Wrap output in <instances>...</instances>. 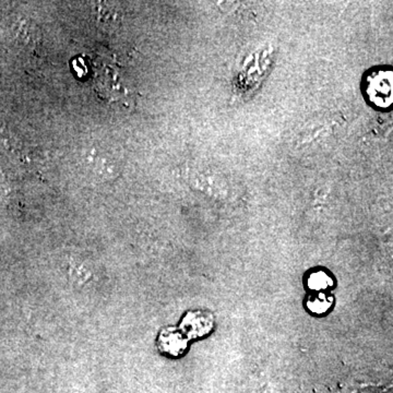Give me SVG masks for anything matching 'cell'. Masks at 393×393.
<instances>
[{
	"instance_id": "cell-3",
	"label": "cell",
	"mask_w": 393,
	"mask_h": 393,
	"mask_svg": "<svg viewBox=\"0 0 393 393\" xmlns=\"http://www.w3.org/2000/svg\"><path fill=\"white\" fill-rule=\"evenodd\" d=\"M328 301L325 299H316L315 301H311V308L314 311H325L326 308L329 306V304H327Z\"/></svg>"
},
{
	"instance_id": "cell-1",
	"label": "cell",
	"mask_w": 393,
	"mask_h": 393,
	"mask_svg": "<svg viewBox=\"0 0 393 393\" xmlns=\"http://www.w3.org/2000/svg\"><path fill=\"white\" fill-rule=\"evenodd\" d=\"M360 90L365 101L376 111H390L393 104V72L390 66H375L362 74Z\"/></svg>"
},
{
	"instance_id": "cell-2",
	"label": "cell",
	"mask_w": 393,
	"mask_h": 393,
	"mask_svg": "<svg viewBox=\"0 0 393 393\" xmlns=\"http://www.w3.org/2000/svg\"><path fill=\"white\" fill-rule=\"evenodd\" d=\"M309 284L314 289H323V287H327L330 284L329 277L325 273H316V275H313V277H311Z\"/></svg>"
}]
</instances>
